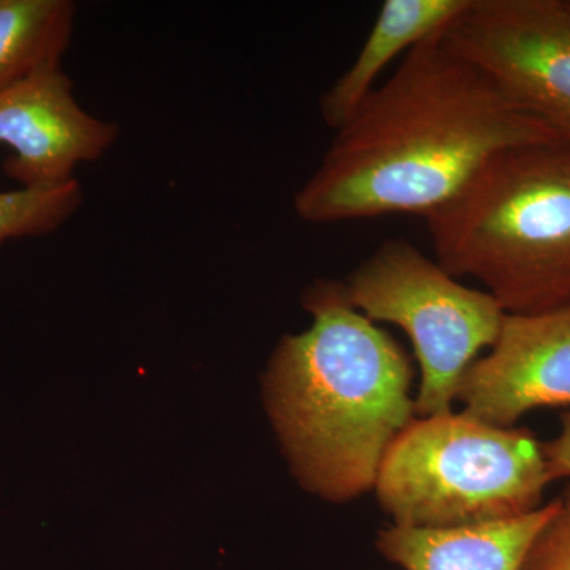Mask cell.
<instances>
[{"mask_svg":"<svg viewBox=\"0 0 570 570\" xmlns=\"http://www.w3.org/2000/svg\"><path fill=\"white\" fill-rule=\"evenodd\" d=\"M560 140L441 33L412 48L336 130L295 195L299 219L347 223L436 212L505 149Z\"/></svg>","mask_w":570,"mask_h":570,"instance_id":"cell-1","label":"cell"},{"mask_svg":"<svg viewBox=\"0 0 570 570\" xmlns=\"http://www.w3.org/2000/svg\"><path fill=\"white\" fill-rule=\"evenodd\" d=\"M303 306L313 325L277 344L266 409L303 489L348 502L374 490L390 444L415 419L414 371L400 344L348 303L343 284L318 281Z\"/></svg>","mask_w":570,"mask_h":570,"instance_id":"cell-2","label":"cell"},{"mask_svg":"<svg viewBox=\"0 0 570 570\" xmlns=\"http://www.w3.org/2000/svg\"><path fill=\"white\" fill-rule=\"evenodd\" d=\"M425 220L438 264L485 285L505 314L570 303V142L499 153Z\"/></svg>","mask_w":570,"mask_h":570,"instance_id":"cell-3","label":"cell"},{"mask_svg":"<svg viewBox=\"0 0 570 570\" xmlns=\"http://www.w3.org/2000/svg\"><path fill=\"white\" fill-rule=\"evenodd\" d=\"M549 483L530 430L452 411L414 419L393 439L374 490L392 524L442 530L534 512Z\"/></svg>","mask_w":570,"mask_h":570,"instance_id":"cell-4","label":"cell"},{"mask_svg":"<svg viewBox=\"0 0 570 570\" xmlns=\"http://www.w3.org/2000/svg\"><path fill=\"white\" fill-rule=\"evenodd\" d=\"M348 303L373 322L400 326L420 365L415 414L452 412L461 377L497 343L505 311L469 288L406 239H387L344 283Z\"/></svg>","mask_w":570,"mask_h":570,"instance_id":"cell-5","label":"cell"},{"mask_svg":"<svg viewBox=\"0 0 570 570\" xmlns=\"http://www.w3.org/2000/svg\"><path fill=\"white\" fill-rule=\"evenodd\" d=\"M441 37L570 142V0H472Z\"/></svg>","mask_w":570,"mask_h":570,"instance_id":"cell-6","label":"cell"},{"mask_svg":"<svg viewBox=\"0 0 570 570\" xmlns=\"http://www.w3.org/2000/svg\"><path fill=\"white\" fill-rule=\"evenodd\" d=\"M116 124L82 110L62 67L37 71L0 92V146L11 149L3 171L28 189L73 181L78 165L105 156Z\"/></svg>","mask_w":570,"mask_h":570,"instance_id":"cell-7","label":"cell"},{"mask_svg":"<svg viewBox=\"0 0 570 570\" xmlns=\"http://www.w3.org/2000/svg\"><path fill=\"white\" fill-rule=\"evenodd\" d=\"M464 412L515 426L528 412L570 406V303L535 314H505L490 354L461 377Z\"/></svg>","mask_w":570,"mask_h":570,"instance_id":"cell-8","label":"cell"},{"mask_svg":"<svg viewBox=\"0 0 570 570\" xmlns=\"http://www.w3.org/2000/svg\"><path fill=\"white\" fill-rule=\"evenodd\" d=\"M554 508L553 499L517 519L442 530L390 524L377 549L403 570H521Z\"/></svg>","mask_w":570,"mask_h":570,"instance_id":"cell-9","label":"cell"},{"mask_svg":"<svg viewBox=\"0 0 570 570\" xmlns=\"http://www.w3.org/2000/svg\"><path fill=\"white\" fill-rule=\"evenodd\" d=\"M472 0H387L382 3L355 61L322 96L326 126L340 130L377 88L382 71L431 37L445 31Z\"/></svg>","mask_w":570,"mask_h":570,"instance_id":"cell-10","label":"cell"},{"mask_svg":"<svg viewBox=\"0 0 570 570\" xmlns=\"http://www.w3.org/2000/svg\"><path fill=\"white\" fill-rule=\"evenodd\" d=\"M75 17L70 0H0V92L37 71L62 67Z\"/></svg>","mask_w":570,"mask_h":570,"instance_id":"cell-11","label":"cell"},{"mask_svg":"<svg viewBox=\"0 0 570 570\" xmlns=\"http://www.w3.org/2000/svg\"><path fill=\"white\" fill-rule=\"evenodd\" d=\"M81 204L82 190L77 179L48 189L20 187L0 193V245L52 234Z\"/></svg>","mask_w":570,"mask_h":570,"instance_id":"cell-12","label":"cell"},{"mask_svg":"<svg viewBox=\"0 0 570 570\" xmlns=\"http://www.w3.org/2000/svg\"><path fill=\"white\" fill-rule=\"evenodd\" d=\"M532 542L521 570H570V485Z\"/></svg>","mask_w":570,"mask_h":570,"instance_id":"cell-13","label":"cell"},{"mask_svg":"<svg viewBox=\"0 0 570 570\" xmlns=\"http://www.w3.org/2000/svg\"><path fill=\"white\" fill-rule=\"evenodd\" d=\"M542 450L550 482L570 479V412L561 420L560 434L542 444Z\"/></svg>","mask_w":570,"mask_h":570,"instance_id":"cell-14","label":"cell"}]
</instances>
